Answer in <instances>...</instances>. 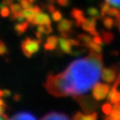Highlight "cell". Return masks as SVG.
<instances>
[{
	"mask_svg": "<svg viewBox=\"0 0 120 120\" xmlns=\"http://www.w3.org/2000/svg\"><path fill=\"white\" fill-rule=\"evenodd\" d=\"M101 78L104 82H112L115 81V79H116V72L112 68H103L102 70Z\"/></svg>",
	"mask_w": 120,
	"mask_h": 120,
	"instance_id": "5b68a950",
	"label": "cell"
},
{
	"mask_svg": "<svg viewBox=\"0 0 120 120\" xmlns=\"http://www.w3.org/2000/svg\"><path fill=\"white\" fill-rule=\"evenodd\" d=\"M88 48L90 49V50L92 52H98V53H101L102 51V47L100 44H98L95 42L93 40L89 43V44L88 45Z\"/></svg>",
	"mask_w": 120,
	"mask_h": 120,
	"instance_id": "7c38bea8",
	"label": "cell"
},
{
	"mask_svg": "<svg viewBox=\"0 0 120 120\" xmlns=\"http://www.w3.org/2000/svg\"><path fill=\"white\" fill-rule=\"evenodd\" d=\"M70 27H71L70 22H68V21H66V22H62L61 25H59V30L62 33H66L70 29Z\"/></svg>",
	"mask_w": 120,
	"mask_h": 120,
	"instance_id": "2e32d148",
	"label": "cell"
},
{
	"mask_svg": "<svg viewBox=\"0 0 120 120\" xmlns=\"http://www.w3.org/2000/svg\"><path fill=\"white\" fill-rule=\"evenodd\" d=\"M102 109H103V112H104L105 114L107 115H109L112 112V105L110 103H105V104L103 105V107H102Z\"/></svg>",
	"mask_w": 120,
	"mask_h": 120,
	"instance_id": "ac0fdd59",
	"label": "cell"
},
{
	"mask_svg": "<svg viewBox=\"0 0 120 120\" xmlns=\"http://www.w3.org/2000/svg\"><path fill=\"white\" fill-rule=\"evenodd\" d=\"M110 88L108 84L104 83H96L93 88V96L96 100H103L107 97Z\"/></svg>",
	"mask_w": 120,
	"mask_h": 120,
	"instance_id": "3957f363",
	"label": "cell"
},
{
	"mask_svg": "<svg viewBox=\"0 0 120 120\" xmlns=\"http://www.w3.org/2000/svg\"><path fill=\"white\" fill-rule=\"evenodd\" d=\"M7 52V48L4 45V43L0 42V54H4L5 52Z\"/></svg>",
	"mask_w": 120,
	"mask_h": 120,
	"instance_id": "7402d4cb",
	"label": "cell"
},
{
	"mask_svg": "<svg viewBox=\"0 0 120 120\" xmlns=\"http://www.w3.org/2000/svg\"><path fill=\"white\" fill-rule=\"evenodd\" d=\"M58 42V39L55 36H51V37H49L44 44L45 49H47V50H53V49L57 47Z\"/></svg>",
	"mask_w": 120,
	"mask_h": 120,
	"instance_id": "30bf717a",
	"label": "cell"
},
{
	"mask_svg": "<svg viewBox=\"0 0 120 120\" xmlns=\"http://www.w3.org/2000/svg\"><path fill=\"white\" fill-rule=\"evenodd\" d=\"M103 40L106 43H110L113 40V35L111 33H107V32H103Z\"/></svg>",
	"mask_w": 120,
	"mask_h": 120,
	"instance_id": "5bb4252c",
	"label": "cell"
},
{
	"mask_svg": "<svg viewBox=\"0 0 120 120\" xmlns=\"http://www.w3.org/2000/svg\"><path fill=\"white\" fill-rule=\"evenodd\" d=\"M73 120H97V114L95 112L82 114V113H77L73 117Z\"/></svg>",
	"mask_w": 120,
	"mask_h": 120,
	"instance_id": "9c48e42d",
	"label": "cell"
},
{
	"mask_svg": "<svg viewBox=\"0 0 120 120\" xmlns=\"http://www.w3.org/2000/svg\"><path fill=\"white\" fill-rule=\"evenodd\" d=\"M42 120H69L66 115L58 112H51L49 114L44 116Z\"/></svg>",
	"mask_w": 120,
	"mask_h": 120,
	"instance_id": "ba28073f",
	"label": "cell"
},
{
	"mask_svg": "<svg viewBox=\"0 0 120 120\" xmlns=\"http://www.w3.org/2000/svg\"><path fill=\"white\" fill-rule=\"evenodd\" d=\"M95 25H96V22L94 19H87L82 23V28H83V29L86 30V31L89 32L91 34L95 36L98 35V32L95 30Z\"/></svg>",
	"mask_w": 120,
	"mask_h": 120,
	"instance_id": "52a82bcc",
	"label": "cell"
},
{
	"mask_svg": "<svg viewBox=\"0 0 120 120\" xmlns=\"http://www.w3.org/2000/svg\"><path fill=\"white\" fill-rule=\"evenodd\" d=\"M108 99L112 104H117L120 103V93L117 90V86L113 85L108 94Z\"/></svg>",
	"mask_w": 120,
	"mask_h": 120,
	"instance_id": "8992f818",
	"label": "cell"
},
{
	"mask_svg": "<svg viewBox=\"0 0 120 120\" xmlns=\"http://www.w3.org/2000/svg\"><path fill=\"white\" fill-rule=\"evenodd\" d=\"M105 2L108 3L109 5H112L120 9V0H105Z\"/></svg>",
	"mask_w": 120,
	"mask_h": 120,
	"instance_id": "d6986e66",
	"label": "cell"
},
{
	"mask_svg": "<svg viewBox=\"0 0 120 120\" xmlns=\"http://www.w3.org/2000/svg\"><path fill=\"white\" fill-rule=\"evenodd\" d=\"M114 23H115L114 20L112 19H111V18H105V19H103V24H104V26L106 27V28H109V29L112 28V27L113 26Z\"/></svg>",
	"mask_w": 120,
	"mask_h": 120,
	"instance_id": "e0dca14e",
	"label": "cell"
},
{
	"mask_svg": "<svg viewBox=\"0 0 120 120\" xmlns=\"http://www.w3.org/2000/svg\"><path fill=\"white\" fill-rule=\"evenodd\" d=\"M79 41L82 42L83 44L86 45L87 47H88V45L89 44L90 42L93 41V39L89 37V36L85 35V34H81V35H79Z\"/></svg>",
	"mask_w": 120,
	"mask_h": 120,
	"instance_id": "4fadbf2b",
	"label": "cell"
},
{
	"mask_svg": "<svg viewBox=\"0 0 120 120\" xmlns=\"http://www.w3.org/2000/svg\"><path fill=\"white\" fill-rule=\"evenodd\" d=\"M102 68L101 53L91 51L88 57L72 63L65 71L49 76L46 88L51 94L58 97L81 95L98 83Z\"/></svg>",
	"mask_w": 120,
	"mask_h": 120,
	"instance_id": "6da1fadb",
	"label": "cell"
},
{
	"mask_svg": "<svg viewBox=\"0 0 120 120\" xmlns=\"http://www.w3.org/2000/svg\"><path fill=\"white\" fill-rule=\"evenodd\" d=\"M109 115L120 118V103H117V104H114V106H113V108H112V112H111Z\"/></svg>",
	"mask_w": 120,
	"mask_h": 120,
	"instance_id": "9a60e30c",
	"label": "cell"
},
{
	"mask_svg": "<svg viewBox=\"0 0 120 120\" xmlns=\"http://www.w3.org/2000/svg\"><path fill=\"white\" fill-rule=\"evenodd\" d=\"M105 120H120V118H118V117H113V116H111L109 115V117L105 118Z\"/></svg>",
	"mask_w": 120,
	"mask_h": 120,
	"instance_id": "cb8c5ba5",
	"label": "cell"
},
{
	"mask_svg": "<svg viewBox=\"0 0 120 120\" xmlns=\"http://www.w3.org/2000/svg\"><path fill=\"white\" fill-rule=\"evenodd\" d=\"M93 40H94L96 43H98V44H100V45L102 44V42H103V38H100L98 35L94 36V38H93Z\"/></svg>",
	"mask_w": 120,
	"mask_h": 120,
	"instance_id": "603a6c76",
	"label": "cell"
},
{
	"mask_svg": "<svg viewBox=\"0 0 120 120\" xmlns=\"http://www.w3.org/2000/svg\"><path fill=\"white\" fill-rule=\"evenodd\" d=\"M88 13H89L90 15H92L93 17H95V18H99L100 17L99 12L98 11L97 9H95V8H91V9H89L88 10Z\"/></svg>",
	"mask_w": 120,
	"mask_h": 120,
	"instance_id": "44dd1931",
	"label": "cell"
},
{
	"mask_svg": "<svg viewBox=\"0 0 120 120\" xmlns=\"http://www.w3.org/2000/svg\"><path fill=\"white\" fill-rule=\"evenodd\" d=\"M39 49V41L27 38L22 43V50L27 57H31Z\"/></svg>",
	"mask_w": 120,
	"mask_h": 120,
	"instance_id": "7a4b0ae2",
	"label": "cell"
},
{
	"mask_svg": "<svg viewBox=\"0 0 120 120\" xmlns=\"http://www.w3.org/2000/svg\"><path fill=\"white\" fill-rule=\"evenodd\" d=\"M8 120H36V118L34 115L30 114L28 112H19Z\"/></svg>",
	"mask_w": 120,
	"mask_h": 120,
	"instance_id": "8fae6325",
	"label": "cell"
},
{
	"mask_svg": "<svg viewBox=\"0 0 120 120\" xmlns=\"http://www.w3.org/2000/svg\"><path fill=\"white\" fill-rule=\"evenodd\" d=\"M79 46V43L75 40H68L66 38H60L59 47L60 49L65 53H73V49Z\"/></svg>",
	"mask_w": 120,
	"mask_h": 120,
	"instance_id": "277c9868",
	"label": "cell"
},
{
	"mask_svg": "<svg viewBox=\"0 0 120 120\" xmlns=\"http://www.w3.org/2000/svg\"><path fill=\"white\" fill-rule=\"evenodd\" d=\"M4 103L3 102V100L0 98V120H4L5 119V116L4 114Z\"/></svg>",
	"mask_w": 120,
	"mask_h": 120,
	"instance_id": "ffe728a7",
	"label": "cell"
}]
</instances>
